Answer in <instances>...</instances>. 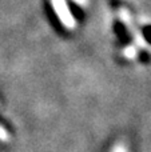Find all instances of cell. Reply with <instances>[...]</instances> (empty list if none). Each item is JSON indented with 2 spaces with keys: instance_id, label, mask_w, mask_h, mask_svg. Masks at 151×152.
I'll use <instances>...</instances> for the list:
<instances>
[{
  "instance_id": "4",
  "label": "cell",
  "mask_w": 151,
  "mask_h": 152,
  "mask_svg": "<svg viewBox=\"0 0 151 152\" xmlns=\"http://www.w3.org/2000/svg\"><path fill=\"white\" fill-rule=\"evenodd\" d=\"M0 140H3V142H7L8 140V134L5 132V129L1 126H0Z\"/></svg>"
},
{
  "instance_id": "5",
  "label": "cell",
  "mask_w": 151,
  "mask_h": 152,
  "mask_svg": "<svg viewBox=\"0 0 151 152\" xmlns=\"http://www.w3.org/2000/svg\"><path fill=\"white\" fill-rule=\"evenodd\" d=\"M76 4H79V5H82V7H86V5L88 4V0H74Z\"/></svg>"
},
{
  "instance_id": "2",
  "label": "cell",
  "mask_w": 151,
  "mask_h": 152,
  "mask_svg": "<svg viewBox=\"0 0 151 152\" xmlns=\"http://www.w3.org/2000/svg\"><path fill=\"white\" fill-rule=\"evenodd\" d=\"M119 18H120V20L126 24V27L133 32V36H134V39H135V42H136V45H138L139 48H146V42L143 40L141 32H138L135 28H134L133 21H131V16H130V13H128V11L125 10V8H120L119 10Z\"/></svg>"
},
{
  "instance_id": "6",
  "label": "cell",
  "mask_w": 151,
  "mask_h": 152,
  "mask_svg": "<svg viewBox=\"0 0 151 152\" xmlns=\"http://www.w3.org/2000/svg\"><path fill=\"white\" fill-rule=\"evenodd\" d=\"M114 152H126L125 148H119V150H115Z\"/></svg>"
},
{
  "instance_id": "3",
  "label": "cell",
  "mask_w": 151,
  "mask_h": 152,
  "mask_svg": "<svg viewBox=\"0 0 151 152\" xmlns=\"http://www.w3.org/2000/svg\"><path fill=\"white\" fill-rule=\"evenodd\" d=\"M135 55H136V50L134 47H128V48H126L125 50V56L126 58L133 59V58H135Z\"/></svg>"
},
{
  "instance_id": "1",
  "label": "cell",
  "mask_w": 151,
  "mask_h": 152,
  "mask_svg": "<svg viewBox=\"0 0 151 152\" xmlns=\"http://www.w3.org/2000/svg\"><path fill=\"white\" fill-rule=\"evenodd\" d=\"M51 3H52V7L55 8L56 15L59 16L63 26L67 27L68 29L75 28L76 27V21H75V19L70 13V10L67 7V4L64 3V0H51Z\"/></svg>"
}]
</instances>
